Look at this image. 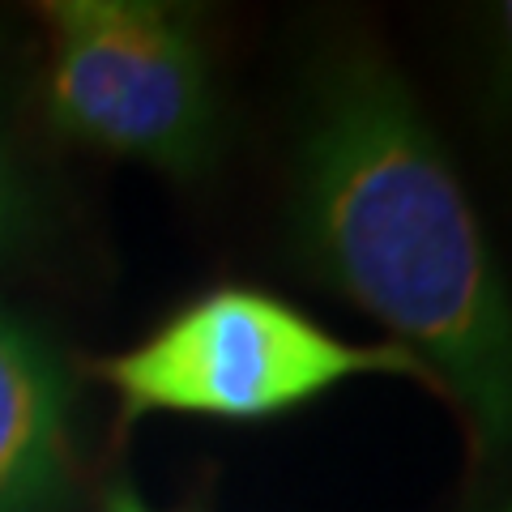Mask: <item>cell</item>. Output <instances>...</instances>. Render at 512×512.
Returning a JSON list of instances; mask_svg holds the SVG:
<instances>
[{"label":"cell","mask_w":512,"mask_h":512,"mask_svg":"<svg viewBox=\"0 0 512 512\" xmlns=\"http://www.w3.org/2000/svg\"><path fill=\"white\" fill-rule=\"evenodd\" d=\"M291 239L316 282L427 367L483 453H512V286L410 82L359 30L303 86Z\"/></svg>","instance_id":"obj_1"},{"label":"cell","mask_w":512,"mask_h":512,"mask_svg":"<svg viewBox=\"0 0 512 512\" xmlns=\"http://www.w3.org/2000/svg\"><path fill=\"white\" fill-rule=\"evenodd\" d=\"M99 376L116 389L124 419H274L359 376H406L436 389L410 350L393 342H346L295 303L252 286H218L192 299L141 346L103 359Z\"/></svg>","instance_id":"obj_2"},{"label":"cell","mask_w":512,"mask_h":512,"mask_svg":"<svg viewBox=\"0 0 512 512\" xmlns=\"http://www.w3.org/2000/svg\"><path fill=\"white\" fill-rule=\"evenodd\" d=\"M47 111L64 137L171 180L214 167L222 111L197 22L158 0L43 5Z\"/></svg>","instance_id":"obj_3"},{"label":"cell","mask_w":512,"mask_h":512,"mask_svg":"<svg viewBox=\"0 0 512 512\" xmlns=\"http://www.w3.org/2000/svg\"><path fill=\"white\" fill-rule=\"evenodd\" d=\"M69 376L0 312V512H56L69 491Z\"/></svg>","instance_id":"obj_4"},{"label":"cell","mask_w":512,"mask_h":512,"mask_svg":"<svg viewBox=\"0 0 512 512\" xmlns=\"http://www.w3.org/2000/svg\"><path fill=\"white\" fill-rule=\"evenodd\" d=\"M483 30H487L483 52H487V86L495 99V116L512 133V0L487 9Z\"/></svg>","instance_id":"obj_5"},{"label":"cell","mask_w":512,"mask_h":512,"mask_svg":"<svg viewBox=\"0 0 512 512\" xmlns=\"http://www.w3.org/2000/svg\"><path fill=\"white\" fill-rule=\"evenodd\" d=\"M22 222V192H18V180H13V171L5 163V150H0V248L13 239Z\"/></svg>","instance_id":"obj_6"},{"label":"cell","mask_w":512,"mask_h":512,"mask_svg":"<svg viewBox=\"0 0 512 512\" xmlns=\"http://www.w3.org/2000/svg\"><path fill=\"white\" fill-rule=\"evenodd\" d=\"M107 512H154V508L141 504L128 487H116V491H107Z\"/></svg>","instance_id":"obj_7"},{"label":"cell","mask_w":512,"mask_h":512,"mask_svg":"<svg viewBox=\"0 0 512 512\" xmlns=\"http://www.w3.org/2000/svg\"><path fill=\"white\" fill-rule=\"evenodd\" d=\"M500 512H512V500H508V504H504V508H500Z\"/></svg>","instance_id":"obj_8"}]
</instances>
